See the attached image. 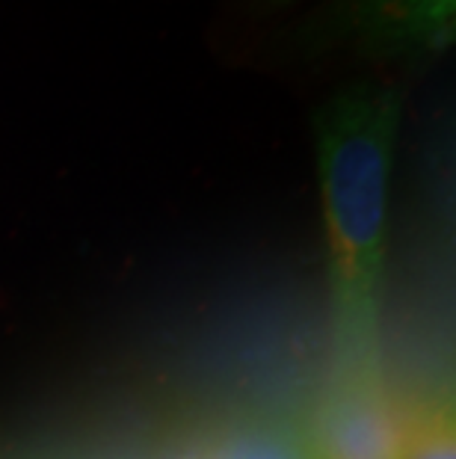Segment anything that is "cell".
Instances as JSON below:
<instances>
[{"instance_id":"obj_4","label":"cell","mask_w":456,"mask_h":459,"mask_svg":"<svg viewBox=\"0 0 456 459\" xmlns=\"http://www.w3.org/2000/svg\"><path fill=\"white\" fill-rule=\"evenodd\" d=\"M400 459H456L453 403L442 400L403 421Z\"/></svg>"},{"instance_id":"obj_1","label":"cell","mask_w":456,"mask_h":459,"mask_svg":"<svg viewBox=\"0 0 456 459\" xmlns=\"http://www.w3.org/2000/svg\"><path fill=\"white\" fill-rule=\"evenodd\" d=\"M400 92L350 86L314 116L326 279L341 374L376 368Z\"/></svg>"},{"instance_id":"obj_6","label":"cell","mask_w":456,"mask_h":459,"mask_svg":"<svg viewBox=\"0 0 456 459\" xmlns=\"http://www.w3.org/2000/svg\"><path fill=\"white\" fill-rule=\"evenodd\" d=\"M267 4H273V6H285V4H290V0H267Z\"/></svg>"},{"instance_id":"obj_3","label":"cell","mask_w":456,"mask_h":459,"mask_svg":"<svg viewBox=\"0 0 456 459\" xmlns=\"http://www.w3.org/2000/svg\"><path fill=\"white\" fill-rule=\"evenodd\" d=\"M347 24L385 54H433L453 42L456 0H350Z\"/></svg>"},{"instance_id":"obj_5","label":"cell","mask_w":456,"mask_h":459,"mask_svg":"<svg viewBox=\"0 0 456 459\" xmlns=\"http://www.w3.org/2000/svg\"><path fill=\"white\" fill-rule=\"evenodd\" d=\"M217 459H314V454L305 436L279 427H261L231 438Z\"/></svg>"},{"instance_id":"obj_2","label":"cell","mask_w":456,"mask_h":459,"mask_svg":"<svg viewBox=\"0 0 456 459\" xmlns=\"http://www.w3.org/2000/svg\"><path fill=\"white\" fill-rule=\"evenodd\" d=\"M403 421L376 368L350 370L320 406L305 438L314 459H400Z\"/></svg>"}]
</instances>
